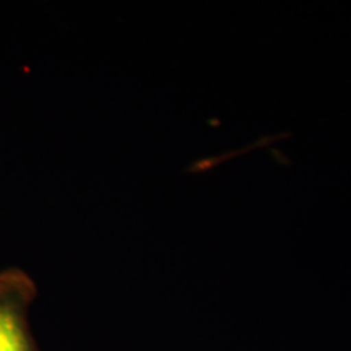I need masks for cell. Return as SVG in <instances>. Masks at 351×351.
<instances>
[{
	"mask_svg": "<svg viewBox=\"0 0 351 351\" xmlns=\"http://www.w3.org/2000/svg\"><path fill=\"white\" fill-rule=\"evenodd\" d=\"M38 288L25 270L0 271V351H39L29 327V307Z\"/></svg>",
	"mask_w": 351,
	"mask_h": 351,
	"instance_id": "cell-1",
	"label": "cell"
}]
</instances>
